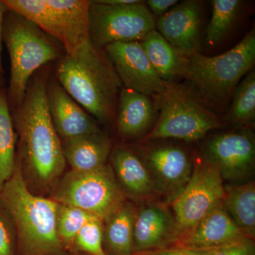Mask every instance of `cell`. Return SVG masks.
Segmentation results:
<instances>
[{
    "label": "cell",
    "instance_id": "20",
    "mask_svg": "<svg viewBox=\"0 0 255 255\" xmlns=\"http://www.w3.org/2000/svg\"><path fill=\"white\" fill-rule=\"evenodd\" d=\"M118 132L125 139L144 135L155 114V104L148 96L122 88L119 97Z\"/></svg>",
    "mask_w": 255,
    "mask_h": 255
},
{
    "label": "cell",
    "instance_id": "17",
    "mask_svg": "<svg viewBox=\"0 0 255 255\" xmlns=\"http://www.w3.org/2000/svg\"><path fill=\"white\" fill-rule=\"evenodd\" d=\"M245 237L248 236L231 219L221 200L208 211L189 237L175 247L209 251Z\"/></svg>",
    "mask_w": 255,
    "mask_h": 255
},
{
    "label": "cell",
    "instance_id": "9",
    "mask_svg": "<svg viewBox=\"0 0 255 255\" xmlns=\"http://www.w3.org/2000/svg\"><path fill=\"white\" fill-rule=\"evenodd\" d=\"M224 196V182L216 164L201 155L194 162L187 185L172 200L174 232L169 247L180 244Z\"/></svg>",
    "mask_w": 255,
    "mask_h": 255
},
{
    "label": "cell",
    "instance_id": "11",
    "mask_svg": "<svg viewBox=\"0 0 255 255\" xmlns=\"http://www.w3.org/2000/svg\"><path fill=\"white\" fill-rule=\"evenodd\" d=\"M216 164L223 182H251L255 168V140L250 130L223 132L206 142L202 154Z\"/></svg>",
    "mask_w": 255,
    "mask_h": 255
},
{
    "label": "cell",
    "instance_id": "28",
    "mask_svg": "<svg viewBox=\"0 0 255 255\" xmlns=\"http://www.w3.org/2000/svg\"><path fill=\"white\" fill-rule=\"evenodd\" d=\"M103 229L104 221L99 218L87 222L75 238L73 255H107L104 249Z\"/></svg>",
    "mask_w": 255,
    "mask_h": 255
},
{
    "label": "cell",
    "instance_id": "32",
    "mask_svg": "<svg viewBox=\"0 0 255 255\" xmlns=\"http://www.w3.org/2000/svg\"><path fill=\"white\" fill-rule=\"evenodd\" d=\"M177 3V0H148L146 1L150 12L159 17L168 12L169 9Z\"/></svg>",
    "mask_w": 255,
    "mask_h": 255
},
{
    "label": "cell",
    "instance_id": "34",
    "mask_svg": "<svg viewBox=\"0 0 255 255\" xmlns=\"http://www.w3.org/2000/svg\"><path fill=\"white\" fill-rule=\"evenodd\" d=\"M102 4L111 5V6H124L136 4L140 2V0H98Z\"/></svg>",
    "mask_w": 255,
    "mask_h": 255
},
{
    "label": "cell",
    "instance_id": "24",
    "mask_svg": "<svg viewBox=\"0 0 255 255\" xmlns=\"http://www.w3.org/2000/svg\"><path fill=\"white\" fill-rule=\"evenodd\" d=\"M16 135L6 90L0 88V191L14 172Z\"/></svg>",
    "mask_w": 255,
    "mask_h": 255
},
{
    "label": "cell",
    "instance_id": "7",
    "mask_svg": "<svg viewBox=\"0 0 255 255\" xmlns=\"http://www.w3.org/2000/svg\"><path fill=\"white\" fill-rule=\"evenodd\" d=\"M10 11L21 15L61 44L66 54L90 41V1L2 0Z\"/></svg>",
    "mask_w": 255,
    "mask_h": 255
},
{
    "label": "cell",
    "instance_id": "26",
    "mask_svg": "<svg viewBox=\"0 0 255 255\" xmlns=\"http://www.w3.org/2000/svg\"><path fill=\"white\" fill-rule=\"evenodd\" d=\"M227 120L237 126H246L255 119V72L251 70L233 92Z\"/></svg>",
    "mask_w": 255,
    "mask_h": 255
},
{
    "label": "cell",
    "instance_id": "22",
    "mask_svg": "<svg viewBox=\"0 0 255 255\" xmlns=\"http://www.w3.org/2000/svg\"><path fill=\"white\" fill-rule=\"evenodd\" d=\"M223 204L243 233L254 239L255 236V184H224Z\"/></svg>",
    "mask_w": 255,
    "mask_h": 255
},
{
    "label": "cell",
    "instance_id": "2",
    "mask_svg": "<svg viewBox=\"0 0 255 255\" xmlns=\"http://www.w3.org/2000/svg\"><path fill=\"white\" fill-rule=\"evenodd\" d=\"M0 206L14 225L16 255H70L57 233L58 203L28 188L17 152L12 175L0 191Z\"/></svg>",
    "mask_w": 255,
    "mask_h": 255
},
{
    "label": "cell",
    "instance_id": "23",
    "mask_svg": "<svg viewBox=\"0 0 255 255\" xmlns=\"http://www.w3.org/2000/svg\"><path fill=\"white\" fill-rule=\"evenodd\" d=\"M155 71L165 82L172 83L181 77L186 57L179 54L156 29L147 33L140 41Z\"/></svg>",
    "mask_w": 255,
    "mask_h": 255
},
{
    "label": "cell",
    "instance_id": "15",
    "mask_svg": "<svg viewBox=\"0 0 255 255\" xmlns=\"http://www.w3.org/2000/svg\"><path fill=\"white\" fill-rule=\"evenodd\" d=\"M50 118L61 139L102 131L97 120L77 103L60 85L53 81L47 86Z\"/></svg>",
    "mask_w": 255,
    "mask_h": 255
},
{
    "label": "cell",
    "instance_id": "35",
    "mask_svg": "<svg viewBox=\"0 0 255 255\" xmlns=\"http://www.w3.org/2000/svg\"><path fill=\"white\" fill-rule=\"evenodd\" d=\"M4 78H3V75H1L0 74V88H2L4 87Z\"/></svg>",
    "mask_w": 255,
    "mask_h": 255
},
{
    "label": "cell",
    "instance_id": "19",
    "mask_svg": "<svg viewBox=\"0 0 255 255\" xmlns=\"http://www.w3.org/2000/svg\"><path fill=\"white\" fill-rule=\"evenodd\" d=\"M64 157L71 170L88 172L107 163L112 142L103 132L61 139Z\"/></svg>",
    "mask_w": 255,
    "mask_h": 255
},
{
    "label": "cell",
    "instance_id": "8",
    "mask_svg": "<svg viewBox=\"0 0 255 255\" xmlns=\"http://www.w3.org/2000/svg\"><path fill=\"white\" fill-rule=\"evenodd\" d=\"M50 198L58 204L86 211L103 221L128 200L108 163L88 172L69 171L57 183Z\"/></svg>",
    "mask_w": 255,
    "mask_h": 255
},
{
    "label": "cell",
    "instance_id": "29",
    "mask_svg": "<svg viewBox=\"0 0 255 255\" xmlns=\"http://www.w3.org/2000/svg\"><path fill=\"white\" fill-rule=\"evenodd\" d=\"M0 255H16V235L12 221L0 206Z\"/></svg>",
    "mask_w": 255,
    "mask_h": 255
},
{
    "label": "cell",
    "instance_id": "31",
    "mask_svg": "<svg viewBox=\"0 0 255 255\" xmlns=\"http://www.w3.org/2000/svg\"><path fill=\"white\" fill-rule=\"evenodd\" d=\"M132 255H209L208 251H199L181 247H168L154 251L135 253Z\"/></svg>",
    "mask_w": 255,
    "mask_h": 255
},
{
    "label": "cell",
    "instance_id": "6",
    "mask_svg": "<svg viewBox=\"0 0 255 255\" xmlns=\"http://www.w3.org/2000/svg\"><path fill=\"white\" fill-rule=\"evenodd\" d=\"M153 97L159 110V118L142 138L144 142L166 138L197 141L221 127L219 118L183 85L169 83L164 93Z\"/></svg>",
    "mask_w": 255,
    "mask_h": 255
},
{
    "label": "cell",
    "instance_id": "4",
    "mask_svg": "<svg viewBox=\"0 0 255 255\" xmlns=\"http://www.w3.org/2000/svg\"><path fill=\"white\" fill-rule=\"evenodd\" d=\"M255 62L253 28L223 54L208 57L199 53L185 58L181 77L194 85L203 103L217 112H225L238 84L253 70Z\"/></svg>",
    "mask_w": 255,
    "mask_h": 255
},
{
    "label": "cell",
    "instance_id": "30",
    "mask_svg": "<svg viewBox=\"0 0 255 255\" xmlns=\"http://www.w3.org/2000/svg\"><path fill=\"white\" fill-rule=\"evenodd\" d=\"M209 255H255L254 239L241 238L232 243L208 251Z\"/></svg>",
    "mask_w": 255,
    "mask_h": 255
},
{
    "label": "cell",
    "instance_id": "13",
    "mask_svg": "<svg viewBox=\"0 0 255 255\" xmlns=\"http://www.w3.org/2000/svg\"><path fill=\"white\" fill-rule=\"evenodd\" d=\"M142 161L148 169L159 194L172 202L187 185L194 162L187 152L174 145H160L143 151Z\"/></svg>",
    "mask_w": 255,
    "mask_h": 255
},
{
    "label": "cell",
    "instance_id": "16",
    "mask_svg": "<svg viewBox=\"0 0 255 255\" xmlns=\"http://www.w3.org/2000/svg\"><path fill=\"white\" fill-rule=\"evenodd\" d=\"M174 218L166 204L148 201L137 209L134 223L135 253L168 248L174 232Z\"/></svg>",
    "mask_w": 255,
    "mask_h": 255
},
{
    "label": "cell",
    "instance_id": "3",
    "mask_svg": "<svg viewBox=\"0 0 255 255\" xmlns=\"http://www.w3.org/2000/svg\"><path fill=\"white\" fill-rule=\"evenodd\" d=\"M56 75L65 91L96 120H112L122 83L102 48L90 40L75 53L64 55Z\"/></svg>",
    "mask_w": 255,
    "mask_h": 255
},
{
    "label": "cell",
    "instance_id": "14",
    "mask_svg": "<svg viewBox=\"0 0 255 255\" xmlns=\"http://www.w3.org/2000/svg\"><path fill=\"white\" fill-rule=\"evenodd\" d=\"M202 8L197 0H186L159 18L157 31L179 54L200 53Z\"/></svg>",
    "mask_w": 255,
    "mask_h": 255
},
{
    "label": "cell",
    "instance_id": "12",
    "mask_svg": "<svg viewBox=\"0 0 255 255\" xmlns=\"http://www.w3.org/2000/svg\"><path fill=\"white\" fill-rule=\"evenodd\" d=\"M125 88L146 96L162 95L169 82L160 78L145 54L140 42H119L105 47Z\"/></svg>",
    "mask_w": 255,
    "mask_h": 255
},
{
    "label": "cell",
    "instance_id": "5",
    "mask_svg": "<svg viewBox=\"0 0 255 255\" xmlns=\"http://www.w3.org/2000/svg\"><path fill=\"white\" fill-rule=\"evenodd\" d=\"M2 41L10 58L6 95L11 110L22 103L35 72L43 65L63 58V47L30 20L9 9L4 15Z\"/></svg>",
    "mask_w": 255,
    "mask_h": 255
},
{
    "label": "cell",
    "instance_id": "21",
    "mask_svg": "<svg viewBox=\"0 0 255 255\" xmlns=\"http://www.w3.org/2000/svg\"><path fill=\"white\" fill-rule=\"evenodd\" d=\"M137 207L128 200L104 221L103 245L107 255H132Z\"/></svg>",
    "mask_w": 255,
    "mask_h": 255
},
{
    "label": "cell",
    "instance_id": "10",
    "mask_svg": "<svg viewBox=\"0 0 255 255\" xmlns=\"http://www.w3.org/2000/svg\"><path fill=\"white\" fill-rule=\"evenodd\" d=\"M90 40L105 48L119 42L141 41L155 29L156 22L144 1L124 6H111L90 1Z\"/></svg>",
    "mask_w": 255,
    "mask_h": 255
},
{
    "label": "cell",
    "instance_id": "27",
    "mask_svg": "<svg viewBox=\"0 0 255 255\" xmlns=\"http://www.w3.org/2000/svg\"><path fill=\"white\" fill-rule=\"evenodd\" d=\"M95 218L98 217L79 208L58 204L57 233L62 246L69 254L73 255L74 242L81 228Z\"/></svg>",
    "mask_w": 255,
    "mask_h": 255
},
{
    "label": "cell",
    "instance_id": "33",
    "mask_svg": "<svg viewBox=\"0 0 255 255\" xmlns=\"http://www.w3.org/2000/svg\"><path fill=\"white\" fill-rule=\"evenodd\" d=\"M7 8L6 7L3 1L0 0V74L3 75L4 70H3L2 60H1V43H2V32L3 23H4V18L5 13H6Z\"/></svg>",
    "mask_w": 255,
    "mask_h": 255
},
{
    "label": "cell",
    "instance_id": "25",
    "mask_svg": "<svg viewBox=\"0 0 255 255\" xmlns=\"http://www.w3.org/2000/svg\"><path fill=\"white\" fill-rule=\"evenodd\" d=\"M242 3L240 0L212 1L211 17L206 29L207 46H217L232 31L239 17Z\"/></svg>",
    "mask_w": 255,
    "mask_h": 255
},
{
    "label": "cell",
    "instance_id": "1",
    "mask_svg": "<svg viewBox=\"0 0 255 255\" xmlns=\"http://www.w3.org/2000/svg\"><path fill=\"white\" fill-rule=\"evenodd\" d=\"M47 86L43 77H34L22 103L11 110L23 172L42 192L53 191L66 167L61 140L48 111Z\"/></svg>",
    "mask_w": 255,
    "mask_h": 255
},
{
    "label": "cell",
    "instance_id": "18",
    "mask_svg": "<svg viewBox=\"0 0 255 255\" xmlns=\"http://www.w3.org/2000/svg\"><path fill=\"white\" fill-rule=\"evenodd\" d=\"M110 157L115 177L128 198L145 199L159 195L148 169L135 152L119 145L111 152Z\"/></svg>",
    "mask_w": 255,
    "mask_h": 255
}]
</instances>
